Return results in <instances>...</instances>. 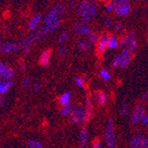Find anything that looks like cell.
Segmentation results:
<instances>
[{
	"label": "cell",
	"mask_w": 148,
	"mask_h": 148,
	"mask_svg": "<svg viewBox=\"0 0 148 148\" xmlns=\"http://www.w3.org/2000/svg\"><path fill=\"white\" fill-rule=\"evenodd\" d=\"M97 11H98V7H97V5L94 3V2H90V6L88 7V9L86 10V12H84V14L82 16V19H83V22L84 23H88L90 22L93 17L96 15L97 13Z\"/></svg>",
	"instance_id": "cell-5"
},
{
	"label": "cell",
	"mask_w": 148,
	"mask_h": 148,
	"mask_svg": "<svg viewBox=\"0 0 148 148\" xmlns=\"http://www.w3.org/2000/svg\"><path fill=\"white\" fill-rule=\"evenodd\" d=\"M71 92L70 91H66L65 92L63 95L60 98V103L63 106H66V105H69L70 100H71Z\"/></svg>",
	"instance_id": "cell-17"
},
{
	"label": "cell",
	"mask_w": 148,
	"mask_h": 148,
	"mask_svg": "<svg viewBox=\"0 0 148 148\" xmlns=\"http://www.w3.org/2000/svg\"><path fill=\"white\" fill-rule=\"evenodd\" d=\"M120 64H121V56L117 55V56H115V58L113 60V66L114 68H118Z\"/></svg>",
	"instance_id": "cell-30"
},
{
	"label": "cell",
	"mask_w": 148,
	"mask_h": 148,
	"mask_svg": "<svg viewBox=\"0 0 148 148\" xmlns=\"http://www.w3.org/2000/svg\"><path fill=\"white\" fill-rule=\"evenodd\" d=\"M128 113V106L127 104H124L122 107V111H121V114H122L123 115H125L126 114Z\"/></svg>",
	"instance_id": "cell-36"
},
{
	"label": "cell",
	"mask_w": 148,
	"mask_h": 148,
	"mask_svg": "<svg viewBox=\"0 0 148 148\" xmlns=\"http://www.w3.org/2000/svg\"><path fill=\"white\" fill-rule=\"evenodd\" d=\"M41 19H42V16L41 14H36L35 15L29 22V29L30 30H35L37 29V27L39 26L40 22H41Z\"/></svg>",
	"instance_id": "cell-13"
},
{
	"label": "cell",
	"mask_w": 148,
	"mask_h": 148,
	"mask_svg": "<svg viewBox=\"0 0 148 148\" xmlns=\"http://www.w3.org/2000/svg\"><path fill=\"white\" fill-rule=\"evenodd\" d=\"M13 75H14V72H13V70L12 69L8 68L7 70L3 74L2 77H3V79H5L6 81H10L13 77Z\"/></svg>",
	"instance_id": "cell-23"
},
{
	"label": "cell",
	"mask_w": 148,
	"mask_h": 148,
	"mask_svg": "<svg viewBox=\"0 0 148 148\" xmlns=\"http://www.w3.org/2000/svg\"><path fill=\"white\" fill-rule=\"evenodd\" d=\"M83 28H84V24L77 23L74 28V31H75V35H77V36L83 35Z\"/></svg>",
	"instance_id": "cell-26"
},
{
	"label": "cell",
	"mask_w": 148,
	"mask_h": 148,
	"mask_svg": "<svg viewBox=\"0 0 148 148\" xmlns=\"http://www.w3.org/2000/svg\"><path fill=\"white\" fill-rule=\"evenodd\" d=\"M127 46H128L127 50L131 53V52L135 51L138 49V42L136 41V39H134V40H132V41H130V42L127 45Z\"/></svg>",
	"instance_id": "cell-21"
},
{
	"label": "cell",
	"mask_w": 148,
	"mask_h": 148,
	"mask_svg": "<svg viewBox=\"0 0 148 148\" xmlns=\"http://www.w3.org/2000/svg\"><path fill=\"white\" fill-rule=\"evenodd\" d=\"M88 36H89V43L90 44L97 43V40H98L99 36H98V35L96 33H90Z\"/></svg>",
	"instance_id": "cell-29"
},
{
	"label": "cell",
	"mask_w": 148,
	"mask_h": 148,
	"mask_svg": "<svg viewBox=\"0 0 148 148\" xmlns=\"http://www.w3.org/2000/svg\"><path fill=\"white\" fill-rule=\"evenodd\" d=\"M98 1H106V0H98Z\"/></svg>",
	"instance_id": "cell-46"
},
{
	"label": "cell",
	"mask_w": 148,
	"mask_h": 148,
	"mask_svg": "<svg viewBox=\"0 0 148 148\" xmlns=\"http://www.w3.org/2000/svg\"><path fill=\"white\" fill-rule=\"evenodd\" d=\"M34 42H35V40L33 39L32 36H30L29 37H25L21 40V43H20V46L21 47L24 53H28L29 51L30 47Z\"/></svg>",
	"instance_id": "cell-11"
},
{
	"label": "cell",
	"mask_w": 148,
	"mask_h": 148,
	"mask_svg": "<svg viewBox=\"0 0 148 148\" xmlns=\"http://www.w3.org/2000/svg\"><path fill=\"white\" fill-rule=\"evenodd\" d=\"M66 52H68V49H66L65 46H62V47L59 50V54H60V57H64V56H66Z\"/></svg>",
	"instance_id": "cell-33"
},
{
	"label": "cell",
	"mask_w": 148,
	"mask_h": 148,
	"mask_svg": "<svg viewBox=\"0 0 148 148\" xmlns=\"http://www.w3.org/2000/svg\"><path fill=\"white\" fill-rule=\"evenodd\" d=\"M120 56H121V64H120L121 68L126 69L130 65V62L131 60V53L127 49H123L122 54Z\"/></svg>",
	"instance_id": "cell-9"
},
{
	"label": "cell",
	"mask_w": 148,
	"mask_h": 148,
	"mask_svg": "<svg viewBox=\"0 0 148 148\" xmlns=\"http://www.w3.org/2000/svg\"><path fill=\"white\" fill-rule=\"evenodd\" d=\"M69 33L68 32H62L61 34H60V36H59V43L60 44H64V43H66V41L69 40Z\"/></svg>",
	"instance_id": "cell-25"
},
{
	"label": "cell",
	"mask_w": 148,
	"mask_h": 148,
	"mask_svg": "<svg viewBox=\"0 0 148 148\" xmlns=\"http://www.w3.org/2000/svg\"><path fill=\"white\" fill-rule=\"evenodd\" d=\"M106 142L108 148H116L117 147V140L114 130V123L112 120H109L107 124L106 131Z\"/></svg>",
	"instance_id": "cell-3"
},
{
	"label": "cell",
	"mask_w": 148,
	"mask_h": 148,
	"mask_svg": "<svg viewBox=\"0 0 148 148\" xmlns=\"http://www.w3.org/2000/svg\"><path fill=\"white\" fill-rule=\"evenodd\" d=\"M114 5V11L117 15L127 16L131 11V0H112Z\"/></svg>",
	"instance_id": "cell-2"
},
{
	"label": "cell",
	"mask_w": 148,
	"mask_h": 148,
	"mask_svg": "<svg viewBox=\"0 0 148 148\" xmlns=\"http://www.w3.org/2000/svg\"><path fill=\"white\" fill-rule=\"evenodd\" d=\"M90 2H91V1H90V0H84V1L77 6L76 12H77V14H78L79 16L82 17V16L84 14V12H86V10L88 9V7H89L90 5Z\"/></svg>",
	"instance_id": "cell-12"
},
{
	"label": "cell",
	"mask_w": 148,
	"mask_h": 148,
	"mask_svg": "<svg viewBox=\"0 0 148 148\" xmlns=\"http://www.w3.org/2000/svg\"><path fill=\"white\" fill-rule=\"evenodd\" d=\"M87 131L85 129H83L80 132V146L82 148H84L87 145Z\"/></svg>",
	"instance_id": "cell-16"
},
{
	"label": "cell",
	"mask_w": 148,
	"mask_h": 148,
	"mask_svg": "<svg viewBox=\"0 0 148 148\" xmlns=\"http://www.w3.org/2000/svg\"><path fill=\"white\" fill-rule=\"evenodd\" d=\"M93 148H101V143L99 139H96L93 142Z\"/></svg>",
	"instance_id": "cell-37"
},
{
	"label": "cell",
	"mask_w": 148,
	"mask_h": 148,
	"mask_svg": "<svg viewBox=\"0 0 148 148\" xmlns=\"http://www.w3.org/2000/svg\"><path fill=\"white\" fill-rule=\"evenodd\" d=\"M51 51L50 50H47V51H45L41 56H40V64L42 66H47L49 63H50V60H51Z\"/></svg>",
	"instance_id": "cell-14"
},
{
	"label": "cell",
	"mask_w": 148,
	"mask_h": 148,
	"mask_svg": "<svg viewBox=\"0 0 148 148\" xmlns=\"http://www.w3.org/2000/svg\"><path fill=\"white\" fill-rule=\"evenodd\" d=\"M25 69V65H24V62H21V71H24Z\"/></svg>",
	"instance_id": "cell-44"
},
{
	"label": "cell",
	"mask_w": 148,
	"mask_h": 148,
	"mask_svg": "<svg viewBox=\"0 0 148 148\" xmlns=\"http://www.w3.org/2000/svg\"><path fill=\"white\" fill-rule=\"evenodd\" d=\"M65 10H66V6L63 4H59V5H55L49 12L48 14L45 16V21H44V24L45 25H50V24L55 22L57 21H60V16L65 12Z\"/></svg>",
	"instance_id": "cell-1"
},
{
	"label": "cell",
	"mask_w": 148,
	"mask_h": 148,
	"mask_svg": "<svg viewBox=\"0 0 148 148\" xmlns=\"http://www.w3.org/2000/svg\"><path fill=\"white\" fill-rule=\"evenodd\" d=\"M8 68H9V66H7L5 63H3V62L0 63V76L3 75V74L7 70Z\"/></svg>",
	"instance_id": "cell-31"
},
{
	"label": "cell",
	"mask_w": 148,
	"mask_h": 148,
	"mask_svg": "<svg viewBox=\"0 0 148 148\" xmlns=\"http://www.w3.org/2000/svg\"><path fill=\"white\" fill-rule=\"evenodd\" d=\"M106 8V11H107V12H113V11H114V5H113L112 3L107 4Z\"/></svg>",
	"instance_id": "cell-39"
},
{
	"label": "cell",
	"mask_w": 148,
	"mask_h": 148,
	"mask_svg": "<svg viewBox=\"0 0 148 148\" xmlns=\"http://www.w3.org/2000/svg\"><path fill=\"white\" fill-rule=\"evenodd\" d=\"M90 33V29L88 26L84 25V28H83V35H89Z\"/></svg>",
	"instance_id": "cell-35"
},
{
	"label": "cell",
	"mask_w": 148,
	"mask_h": 148,
	"mask_svg": "<svg viewBox=\"0 0 148 148\" xmlns=\"http://www.w3.org/2000/svg\"><path fill=\"white\" fill-rule=\"evenodd\" d=\"M28 145L30 148H43V145L36 140H29L28 142Z\"/></svg>",
	"instance_id": "cell-27"
},
{
	"label": "cell",
	"mask_w": 148,
	"mask_h": 148,
	"mask_svg": "<svg viewBox=\"0 0 148 148\" xmlns=\"http://www.w3.org/2000/svg\"><path fill=\"white\" fill-rule=\"evenodd\" d=\"M19 45L13 42H5V44L1 45L0 50L4 53H12L18 50Z\"/></svg>",
	"instance_id": "cell-10"
},
{
	"label": "cell",
	"mask_w": 148,
	"mask_h": 148,
	"mask_svg": "<svg viewBox=\"0 0 148 148\" xmlns=\"http://www.w3.org/2000/svg\"><path fill=\"white\" fill-rule=\"evenodd\" d=\"M111 24H112V21H111L110 19H106V21H105V25H106V27L111 26Z\"/></svg>",
	"instance_id": "cell-42"
},
{
	"label": "cell",
	"mask_w": 148,
	"mask_h": 148,
	"mask_svg": "<svg viewBox=\"0 0 148 148\" xmlns=\"http://www.w3.org/2000/svg\"><path fill=\"white\" fill-rule=\"evenodd\" d=\"M97 99L100 105H104L106 102V96L103 91H98L97 92Z\"/></svg>",
	"instance_id": "cell-22"
},
{
	"label": "cell",
	"mask_w": 148,
	"mask_h": 148,
	"mask_svg": "<svg viewBox=\"0 0 148 148\" xmlns=\"http://www.w3.org/2000/svg\"><path fill=\"white\" fill-rule=\"evenodd\" d=\"M119 45V41L118 38L115 35L109 36V40H108V45H107V47L110 49H115L117 46Z\"/></svg>",
	"instance_id": "cell-18"
},
{
	"label": "cell",
	"mask_w": 148,
	"mask_h": 148,
	"mask_svg": "<svg viewBox=\"0 0 148 148\" xmlns=\"http://www.w3.org/2000/svg\"><path fill=\"white\" fill-rule=\"evenodd\" d=\"M5 99L4 97L0 98V106H3L5 105Z\"/></svg>",
	"instance_id": "cell-43"
},
{
	"label": "cell",
	"mask_w": 148,
	"mask_h": 148,
	"mask_svg": "<svg viewBox=\"0 0 148 148\" xmlns=\"http://www.w3.org/2000/svg\"><path fill=\"white\" fill-rule=\"evenodd\" d=\"M115 28H116L117 30H120L121 29H122V25H121V24H117V25L115 26Z\"/></svg>",
	"instance_id": "cell-45"
},
{
	"label": "cell",
	"mask_w": 148,
	"mask_h": 148,
	"mask_svg": "<svg viewBox=\"0 0 148 148\" xmlns=\"http://www.w3.org/2000/svg\"><path fill=\"white\" fill-rule=\"evenodd\" d=\"M12 84V81H7L6 83H4V82H2L1 80H0V94L5 93L10 89Z\"/></svg>",
	"instance_id": "cell-19"
},
{
	"label": "cell",
	"mask_w": 148,
	"mask_h": 148,
	"mask_svg": "<svg viewBox=\"0 0 148 148\" xmlns=\"http://www.w3.org/2000/svg\"><path fill=\"white\" fill-rule=\"evenodd\" d=\"M77 47L81 51H87L90 48V43L84 41V40H81L77 43Z\"/></svg>",
	"instance_id": "cell-20"
},
{
	"label": "cell",
	"mask_w": 148,
	"mask_h": 148,
	"mask_svg": "<svg viewBox=\"0 0 148 148\" xmlns=\"http://www.w3.org/2000/svg\"><path fill=\"white\" fill-rule=\"evenodd\" d=\"M134 39H136V35H135V33L134 32H131V33H130V34H128L127 36H125L123 39H122V41L121 42H119V44H120V45H123V46H127V45L130 42V41H132V40H134Z\"/></svg>",
	"instance_id": "cell-15"
},
{
	"label": "cell",
	"mask_w": 148,
	"mask_h": 148,
	"mask_svg": "<svg viewBox=\"0 0 148 148\" xmlns=\"http://www.w3.org/2000/svg\"><path fill=\"white\" fill-rule=\"evenodd\" d=\"M142 124H144V125H146L147 124V123H148V116H147V114H145L144 116H143V118H142V120H141V122H140Z\"/></svg>",
	"instance_id": "cell-38"
},
{
	"label": "cell",
	"mask_w": 148,
	"mask_h": 148,
	"mask_svg": "<svg viewBox=\"0 0 148 148\" xmlns=\"http://www.w3.org/2000/svg\"><path fill=\"white\" fill-rule=\"evenodd\" d=\"M0 47H1V40H0Z\"/></svg>",
	"instance_id": "cell-47"
},
{
	"label": "cell",
	"mask_w": 148,
	"mask_h": 148,
	"mask_svg": "<svg viewBox=\"0 0 148 148\" xmlns=\"http://www.w3.org/2000/svg\"><path fill=\"white\" fill-rule=\"evenodd\" d=\"M76 5V1L75 0H71V1L69 2V7L70 8H75Z\"/></svg>",
	"instance_id": "cell-41"
},
{
	"label": "cell",
	"mask_w": 148,
	"mask_h": 148,
	"mask_svg": "<svg viewBox=\"0 0 148 148\" xmlns=\"http://www.w3.org/2000/svg\"><path fill=\"white\" fill-rule=\"evenodd\" d=\"M40 89H41V85H40L39 84H34V86H33V90H34L35 92L39 91V90H40Z\"/></svg>",
	"instance_id": "cell-40"
},
{
	"label": "cell",
	"mask_w": 148,
	"mask_h": 148,
	"mask_svg": "<svg viewBox=\"0 0 148 148\" xmlns=\"http://www.w3.org/2000/svg\"><path fill=\"white\" fill-rule=\"evenodd\" d=\"M85 121V111L83 107H76L71 113V122L74 124H81Z\"/></svg>",
	"instance_id": "cell-4"
},
{
	"label": "cell",
	"mask_w": 148,
	"mask_h": 148,
	"mask_svg": "<svg viewBox=\"0 0 148 148\" xmlns=\"http://www.w3.org/2000/svg\"><path fill=\"white\" fill-rule=\"evenodd\" d=\"M100 75L103 81H108L111 77V75L108 71H106V69H101L100 70Z\"/></svg>",
	"instance_id": "cell-28"
},
{
	"label": "cell",
	"mask_w": 148,
	"mask_h": 148,
	"mask_svg": "<svg viewBox=\"0 0 148 148\" xmlns=\"http://www.w3.org/2000/svg\"><path fill=\"white\" fill-rule=\"evenodd\" d=\"M145 114V109L143 106H138L134 109L131 114V123L133 125H136L137 123H140L143 116Z\"/></svg>",
	"instance_id": "cell-6"
},
{
	"label": "cell",
	"mask_w": 148,
	"mask_h": 148,
	"mask_svg": "<svg viewBox=\"0 0 148 148\" xmlns=\"http://www.w3.org/2000/svg\"><path fill=\"white\" fill-rule=\"evenodd\" d=\"M22 84L24 87H29V84H30V80L28 78V77H26L22 80Z\"/></svg>",
	"instance_id": "cell-34"
},
{
	"label": "cell",
	"mask_w": 148,
	"mask_h": 148,
	"mask_svg": "<svg viewBox=\"0 0 148 148\" xmlns=\"http://www.w3.org/2000/svg\"><path fill=\"white\" fill-rule=\"evenodd\" d=\"M75 84H77V86H79V87H84V80L81 78V77H75Z\"/></svg>",
	"instance_id": "cell-32"
},
{
	"label": "cell",
	"mask_w": 148,
	"mask_h": 148,
	"mask_svg": "<svg viewBox=\"0 0 148 148\" xmlns=\"http://www.w3.org/2000/svg\"><path fill=\"white\" fill-rule=\"evenodd\" d=\"M148 141L147 138L143 136H137L133 138L130 141L131 148H147Z\"/></svg>",
	"instance_id": "cell-7"
},
{
	"label": "cell",
	"mask_w": 148,
	"mask_h": 148,
	"mask_svg": "<svg viewBox=\"0 0 148 148\" xmlns=\"http://www.w3.org/2000/svg\"><path fill=\"white\" fill-rule=\"evenodd\" d=\"M73 111V106H70L69 104V105H66V106H63V108L61 110V114L62 115H69V114H71Z\"/></svg>",
	"instance_id": "cell-24"
},
{
	"label": "cell",
	"mask_w": 148,
	"mask_h": 148,
	"mask_svg": "<svg viewBox=\"0 0 148 148\" xmlns=\"http://www.w3.org/2000/svg\"><path fill=\"white\" fill-rule=\"evenodd\" d=\"M108 40H109V36L107 34H103L98 38V40H97V47H98V51H99V53H103L107 49Z\"/></svg>",
	"instance_id": "cell-8"
}]
</instances>
